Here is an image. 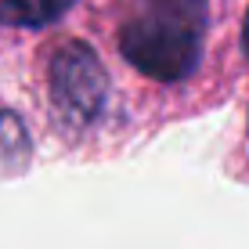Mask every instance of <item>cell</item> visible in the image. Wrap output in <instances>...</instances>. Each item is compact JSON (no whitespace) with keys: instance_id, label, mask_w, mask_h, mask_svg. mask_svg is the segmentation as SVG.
Masks as SVG:
<instances>
[{"instance_id":"obj_1","label":"cell","mask_w":249,"mask_h":249,"mask_svg":"<svg viewBox=\"0 0 249 249\" xmlns=\"http://www.w3.org/2000/svg\"><path fill=\"white\" fill-rule=\"evenodd\" d=\"M206 36V0H134L119 25V51L137 72L181 83L195 72Z\"/></svg>"},{"instance_id":"obj_2","label":"cell","mask_w":249,"mask_h":249,"mask_svg":"<svg viewBox=\"0 0 249 249\" xmlns=\"http://www.w3.org/2000/svg\"><path fill=\"white\" fill-rule=\"evenodd\" d=\"M51 98L69 123H90L101 116V108L108 101V76L101 58L87 44L72 40V44L54 51V58H51Z\"/></svg>"},{"instance_id":"obj_4","label":"cell","mask_w":249,"mask_h":249,"mask_svg":"<svg viewBox=\"0 0 249 249\" xmlns=\"http://www.w3.org/2000/svg\"><path fill=\"white\" fill-rule=\"evenodd\" d=\"M242 47H246V58H249V15H246V25H242Z\"/></svg>"},{"instance_id":"obj_3","label":"cell","mask_w":249,"mask_h":249,"mask_svg":"<svg viewBox=\"0 0 249 249\" xmlns=\"http://www.w3.org/2000/svg\"><path fill=\"white\" fill-rule=\"evenodd\" d=\"M76 0H0V25L15 29H44L54 25Z\"/></svg>"}]
</instances>
